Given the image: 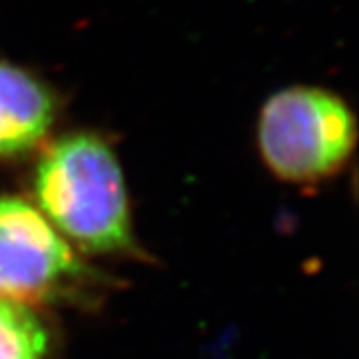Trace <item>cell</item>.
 Returning <instances> with one entry per match:
<instances>
[{
    "label": "cell",
    "instance_id": "5b68a950",
    "mask_svg": "<svg viewBox=\"0 0 359 359\" xmlns=\"http://www.w3.org/2000/svg\"><path fill=\"white\" fill-rule=\"evenodd\" d=\"M48 347L46 325L34 309L0 299V359H44Z\"/></svg>",
    "mask_w": 359,
    "mask_h": 359
},
{
    "label": "cell",
    "instance_id": "6da1fadb",
    "mask_svg": "<svg viewBox=\"0 0 359 359\" xmlns=\"http://www.w3.org/2000/svg\"><path fill=\"white\" fill-rule=\"evenodd\" d=\"M39 210L90 254L132 248L126 180L112 146L94 132H74L44 148L32 178Z\"/></svg>",
    "mask_w": 359,
    "mask_h": 359
},
{
    "label": "cell",
    "instance_id": "3957f363",
    "mask_svg": "<svg viewBox=\"0 0 359 359\" xmlns=\"http://www.w3.org/2000/svg\"><path fill=\"white\" fill-rule=\"evenodd\" d=\"M82 273L76 252L36 205L0 198V299L25 306L54 299Z\"/></svg>",
    "mask_w": 359,
    "mask_h": 359
},
{
    "label": "cell",
    "instance_id": "277c9868",
    "mask_svg": "<svg viewBox=\"0 0 359 359\" xmlns=\"http://www.w3.org/2000/svg\"><path fill=\"white\" fill-rule=\"evenodd\" d=\"M56 110V96L42 78L0 60V158L34 152L50 134Z\"/></svg>",
    "mask_w": 359,
    "mask_h": 359
},
{
    "label": "cell",
    "instance_id": "7a4b0ae2",
    "mask_svg": "<svg viewBox=\"0 0 359 359\" xmlns=\"http://www.w3.org/2000/svg\"><path fill=\"white\" fill-rule=\"evenodd\" d=\"M257 152L282 182L308 186L339 174L358 142L351 106L321 86H287L262 104L256 124Z\"/></svg>",
    "mask_w": 359,
    "mask_h": 359
}]
</instances>
